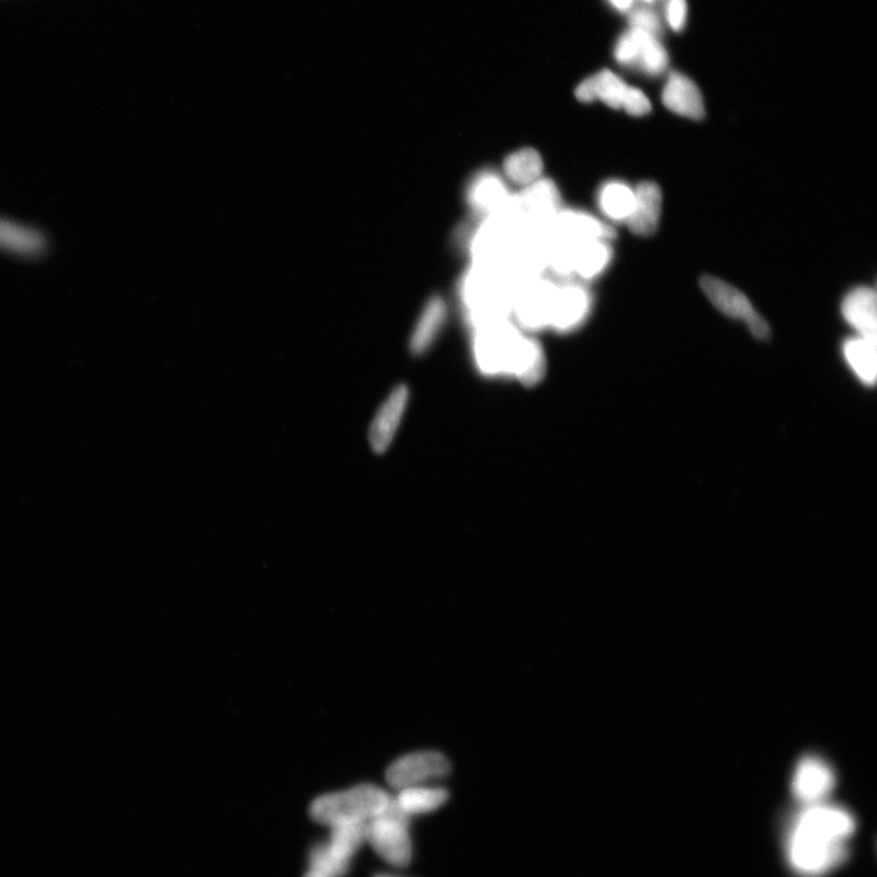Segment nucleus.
<instances>
[{
    "label": "nucleus",
    "instance_id": "f257e3e1",
    "mask_svg": "<svg viewBox=\"0 0 877 877\" xmlns=\"http://www.w3.org/2000/svg\"><path fill=\"white\" fill-rule=\"evenodd\" d=\"M517 286L504 272L472 265L462 276L458 292L474 329L508 321Z\"/></svg>",
    "mask_w": 877,
    "mask_h": 877
},
{
    "label": "nucleus",
    "instance_id": "f03ea898",
    "mask_svg": "<svg viewBox=\"0 0 877 877\" xmlns=\"http://www.w3.org/2000/svg\"><path fill=\"white\" fill-rule=\"evenodd\" d=\"M391 797L373 785H361L317 799L310 809L313 820L329 827L367 824L381 815Z\"/></svg>",
    "mask_w": 877,
    "mask_h": 877
},
{
    "label": "nucleus",
    "instance_id": "7ed1b4c3",
    "mask_svg": "<svg viewBox=\"0 0 877 877\" xmlns=\"http://www.w3.org/2000/svg\"><path fill=\"white\" fill-rule=\"evenodd\" d=\"M525 336L509 321L476 329L474 358L482 373L513 374Z\"/></svg>",
    "mask_w": 877,
    "mask_h": 877
},
{
    "label": "nucleus",
    "instance_id": "20e7f679",
    "mask_svg": "<svg viewBox=\"0 0 877 877\" xmlns=\"http://www.w3.org/2000/svg\"><path fill=\"white\" fill-rule=\"evenodd\" d=\"M366 841L388 864L404 868L412 858L410 816L391 797L387 810L366 824Z\"/></svg>",
    "mask_w": 877,
    "mask_h": 877
},
{
    "label": "nucleus",
    "instance_id": "39448f33",
    "mask_svg": "<svg viewBox=\"0 0 877 877\" xmlns=\"http://www.w3.org/2000/svg\"><path fill=\"white\" fill-rule=\"evenodd\" d=\"M561 209L559 188L551 180L541 177L514 194L505 212L524 230H543L549 228Z\"/></svg>",
    "mask_w": 877,
    "mask_h": 877
},
{
    "label": "nucleus",
    "instance_id": "423d86ee",
    "mask_svg": "<svg viewBox=\"0 0 877 877\" xmlns=\"http://www.w3.org/2000/svg\"><path fill=\"white\" fill-rule=\"evenodd\" d=\"M847 857L845 844L833 843L792 830L789 858L792 868L804 876H821L837 867Z\"/></svg>",
    "mask_w": 877,
    "mask_h": 877
},
{
    "label": "nucleus",
    "instance_id": "0eeeda50",
    "mask_svg": "<svg viewBox=\"0 0 877 877\" xmlns=\"http://www.w3.org/2000/svg\"><path fill=\"white\" fill-rule=\"evenodd\" d=\"M557 284L542 276L520 282L515 292L513 315L530 331L550 327Z\"/></svg>",
    "mask_w": 877,
    "mask_h": 877
},
{
    "label": "nucleus",
    "instance_id": "6e6552de",
    "mask_svg": "<svg viewBox=\"0 0 877 877\" xmlns=\"http://www.w3.org/2000/svg\"><path fill=\"white\" fill-rule=\"evenodd\" d=\"M701 288L720 313L742 319L756 338H769L770 328L765 319L756 311L748 296L742 292L712 276H705L701 279Z\"/></svg>",
    "mask_w": 877,
    "mask_h": 877
},
{
    "label": "nucleus",
    "instance_id": "1a4fd4ad",
    "mask_svg": "<svg viewBox=\"0 0 877 877\" xmlns=\"http://www.w3.org/2000/svg\"><path fill=\"white\" fill-rule=\"evenodd\" d=\"M792 830L845 844L855 833L856 822L849 812L822 802L807 805V809L797 816Z\"/></svg>",
    "mask_w": 877,
    "mask_h": 877
},
{
    "label": "nucleus",
    "instance_id": "9d476101",
    "mask_svg": "<svg viewBox=\"0 0 877 877\" xmlns=\"http://www.w3.org/2000/svg\"><path fill=\"white\" fill-rule=\"evenodd\" d=\"M450 773L447 758L437 752H418L400 758L390 765L387 780L390 786L402 790L421 786L426 781L441 779Z\"/></svg>",
    "mask_w": 877,
    "mask_h": 877
},
{
    "label": "nucleus",
    "instance_id": "9b49d317",
    "mask_svg": "<svg viewBox=\"0 0 877 877\" xmlns=\"http://www.w3.org/2000/svg\"><path fill=\"white\" fill-rule=\"evenodd\" d=\"M592 294L582 282H564L557 286L550 327L569 334L584 325L592 310Z\"/></svg>",
    "mask_w": 877,
    "mask_h": 877
},
{
    "label": "nucleus",
    "instance_id": "f8f14e48",
    "mask_svg": "<svg viewBox=\"0 0 877 877\" xmlns=\"http://www.w3.org/2000/svg\"><path fill=\"white\" fill-rule=\"evenodd\" d=\"M549 232L556 239L579 245L590 241H612L615 231L606 222L591 213L577 209H561L549 224Z\"/></svg>",
    "mask_w": 877,
    "mask_h": 877
},
{
    "label": "nucleus",
    "instance_id": "ddd939ff",
    "mask_svg": "<svg viewBox=\"0 0 877 877\" xmlns=\"http://www.w3.org/2000/svg\"><path fill=\"white\" fill-rule=\"evenodd\" d=\"M835 785L833 768L816 756L802 758L792 776L793 795L805 805L824 802Z\"/></svg>",
    "mask_w": 877,
    "mask_h": 877
},
{
    "label": "nucleus",
    "instance_id": "4468645a",
    "mask_svg": "<svg viewBox=\"0 0 877 877\" xmlns=\"http://www.w3.org/2000/svg\"><path fill=\"white\" fill-rule=\"evenodd\" d=\"M513 196L505 177L490 169L474 175L466 191L469 208L480 219L499 215L506 210Z\"/></svg>",
    "mask_w": 877,
    "mask_h": 877
},
{
    "label": "nucleus",
    "instance_id": "2eb2a0df",
    "mask_svg": "<svg viewBox=\"0 0 877 877\" xmlns=\"http://www.w3.org/2000/svg\"><path fill=\"white\" fill-rule=\"evenodd\" d=\"M409 402V389L400 385L384 401L370 430V444L376 454H384L398 432Z\"/></svg>",
    "mask_w": 877,
    "mask_h": 877
},
{
    "label": "nucleus",
    "instance_id": "dca6fc26",
    "mask_svg": "<svg viewBox=\"0 0 877 877\" xmlns=\"http://www.w3.org/2000/svg\"><path fill=\"white\" fill-rule=\"evenodd\" d=\"M662 102L668 110L693 120H702L706 114L701 91L693 80L679 73L669 76Z\"/></svg>",
    "mask_w": 877,
    "mask_h": 877
},
{
    "label": "nucleus",
    "instance_id": "f3484780",
    "mask_svg": "<svg viewBox=\"0 0 877 877\" xmlns=\"http://www.w3.org/2000/svg\"><path fill=\"white\" fill-rule=\"evenodd\" d=\"M662 212V192L658 184L643 182L635 188V205L627 228L636 235L655 234Z\"/></svg>",
    "mask_w": 877,
    "mask_h": 877
},
{
    "label": "nucleus",
    "instance_id": "a211bd4d",
    "mask_svg": "<svg viewBox=\"0 0 877 877\" xmlns=\"http://www.w3.org/2000/svg\"><path fill=\"white\" fill-rule=\"evenodd\" d=\"M876 293L869 287L852 290L843 304L846 323L855 328L859 336L877 338Z\"/></svg>",
    "mask_w": 877,
    "mask_h": 877
},
{
    "label": "nucleus",
    "instance_id": "6ab92c4d",
    "mask_svg": "<svg viewBox=\"0 0 877 877\" xmlns=\"http://www.w3.org/2000/svg\"><path fill=\"white\" fill-rule=\"evenodd\" d=\"M596 199L603 216L612 222L626 223L634 210L635 188L619 180L607 181L599 189Z\"/></svg>",
    "mask_w": 877,
    "mask_h": 877
},
{
    "label": "nucleus",
    "instance_id": "aec40b11",
    "mask_svg": "<svg viewBox=\"0 0 877 877\" xmlns=\"http://www.w3.org/2000/svg\"><path fill=\"white\" fill-rule=\"evenodd\" d=\"M613 258L610 241L579 244L575 252L574 276L583 282L594 281L609 268Z\"/></svg>",
    "mask_w": 877,
    "mask_h": 877
},
{
    "label": "nucleus",
    "instance_id": "412c9836",
    "mask_svg": "<svg viewBox=\"0 0 877 877\" xmlns=\"http://www.w3.org/2000/svg\"><path fill=\"white\" fill-rule=\"evenodd\" d=\"M446 304L441 296H433L426 303L416 328L411 337V351L422 355L436 339L438 331L442 330L446 319Z\"/></svg>",
    "mask_w": 877,
    "mask_h": 877
},
{
    "label": "nucleus",
    "instance_id": "4be33fe9",
    "mask_svg": "<svg viewBox=\"0 0 877 877\" xmlns=\"http://www.w3.org/2000/svg\"><path fill=\"white\" fill-rule=\"evenodd\" d=\"M542 172V158L532 148H525L509 154L504 162L505 180L521 188L540 180Z\"/></svg>",
    "mask_w": 877,
    "mask_h": 877
},
{
    "label": "nucleus",
    "instance_id": "5701e85b",
    "mask_svg": "<svg viewBox=\"0 0 877 877\" xmlns=\"http://www.w3.org/2000/svg\"><path fill=\"white\" fill-rule=\"evenodd\" d=\"M877 338L857 337L846 341L844 353L853 372L857 374L864 384L873 385L876 381Z\"/></svg>",
    "mask_w": 877,
    "mask_h": 877
},
{
    "label": "nucleus",
    "instance_id": "b1692460",
    "mask_svg": "<svg viewBox=\"0 0 877 877\" xmlns=\"http://www.w3.org/2000/svg\"><path fill=\"white\" fill-rule=\"evenodd\" d=\"M394 797L398 807L406 815H419L434 812L444 805L448 793L441 788L412 786L399 790Z\"/></svg>",
    "mask_w": 877,
    "mask_h": 877
},
{
    "label": "nucleus",
    "instance_id": "393cba45",
    "mask_svg": "<svg viewBox=\"0 0 877 877\" xmlns=\"http://www.w3.org/2000/svg\"><path fill=\"white\" fill-rule=\"evenodd\" d=\"M366 843V824H344L330 827L325 845L336 858L351 864L352 858Z\"/></svg>",
    "mask_w": 877,
    "mask_h": 877
},
{
    "label": "nucleus",
    "instance_id": "a878e982",
    "mask_svg": "<svg viewBox=\"0 0 877 877\" xmlns=\"http://www.w3.org/2000/svg\"><path fill=\"white\" fill-rule=\"evenodd\" d=\"M547 369L543 350L538 340L525 337L514 376L525 385L531 387L539 383Z\"/></svg>",
    "mask_w": 877,
    "mask_h": 877
},
{
    "label": "nucleus",
    "instance_id": "bb28decb",
    "mask_svg": "<svg viewBox=\"0 0 877 877\" xmlns=\"http://www.w3.org/2000/svg\"><path fill=\"white\" fill-rule=\"evenodd\" d=\"M631 33L638 46L637 64L651 76L665 73L669 56L656 35L636 29H632Z\"/></svg>",
    "mask_w": 877,
    "mask_h": 877
},
{
    "label": "nucleus",
    "instance_id": "cd10ccee",
    "mask_svg": "<svg viewBox=\"0 0 877 877\" xmlns=\"http://www.w3.org/2000/svg\"><path fill=\"white\" fill-rule=\"evenodd\" d=\"M44 241L39 232L0 219V247L18 254H39Z\"/></svg>",
    "mask_w": 877,
    "mask_h": 877
},
{
    "label": "nucleus",
    "instance_id": "c85d7f7f",
    "mask_svg": "<svg viewBox=\"0 0 877 877\" xmlns=\"http://www.w3.org/2000/svg\"><path fill=\"white\" fill-rule=\"evenodd\" d=\"M594 87L595 101L610 106L612 109H622L625 94L630 86L610 70H603L595 76L590 77Z\"/></svg>",
    "mask_w": 877,
    "mask_h": 877
},
{
    "label": "nucleus",
    "instance_id": "c756f323",
    "mask_svg": "<svg viewBox=\"0 0 877 877\" xmlns=\"http://www.w3.org/2000/svg\"><path fill=\"white\" fill-rule=\"evenodd\" d=\"M309 865L310 871L323 877H344L351 867V864L344 863L331 855L324 843H318L310 849Z\"/></svg>",
    "mask_w": 877,
    "mask_h": 877
},
{
    "label": "nucleus",
    "instance_id": "7c9ffc66",
    "mask_svg": "<svg viewBox=\"0 0 877 877\" xmlns=\"http://www.w3.org/2000/svg\"><path fill=\"white\" fill-rule=\"evenodd\" d=\"M622 109L632 116H645L651 112L652 106L643 91L630 86L626 91Z\"/></svg>",
    "mask_w": 877,
    "mask_h": 877
},
{
    "label": "nucleus",
    "instance_id": "2f4dec72",
    "mask_svg": "<svg viewBox=\"0 0 877 877\" xmlns=\"http://www.w3.org/2000/svg\"><path fill=\"white\" fill-rule=\"evenodd\" d=\"M614 55L622 65H633L637 63L638 46L631 32L624 34L619 41L617 46H615Z\"/></svg>",
    "mask_w": 877,
    "mask_h": 877
},
{
    "label": "nucleus",
    "instance_id": "473e14b6",
    "mask_svg": "<svg viewBox=\"0 0 877 877\" xmlns=\"http://www.w3.org/2000/svg\"><path fill=\"white\" fill-rule=\"evenodd\" d=\"M632 29L656 35L661 30V23L654 11L640 9L632 17Z\"/></svg>",
    "mask_w": 877,
    "mask_h": 877
},
{
    "label": "nucleus",
    "instance_id": "72a5a7b5",
    "mask_svg": "<svg viewBox=\"0 0 877 877\" xmlns=\"http://www.w3.org/2000/svg\"><path fill=\"white\" fill-rule=\"evenodd\" d=\"M687 15L686 0H669L667 4V20L674 31H681Z\"/></svg>",
    "mask_w": 877,
    "mask_h": 877
},
{
    "label": "nucleus",
    "instance_id": "f704fd0d",
    "mask_svg": "<svg viewBox=\"0 0 877 877\" xmlns=\"http://www.w3.org/2000/svg\"><path fill=\"white\" fill-rule=\"evenodd\" d=\"M610 2L619 10H627L633 4V0H610Z\"/></svg>",
    "mask_w": 877,
    "mask_h": 877
},
{
    "label": "nucleus",
    "instance_id": "c9c22d12",
    "mask_svg": "<svg viewBox=\"0 0 877 877\" xmlns=\"http://www.w3.org/2000/svg\"><path fill=\"white\" fill-rule=\"evenodd\" d=\"M373 877H400V876H395V875H391V874H383L382 873V874H377Z\"/></svg>",
    "mask_w": 877,
    "mask_h": 877
},
{
    "label": "nucleus",
    "instance_id": "e433bc0d",
    "mask_svg": "<svg viewBox=\"0 0 877 877\" xmlns=\"http://www.w3.org/2000/svg\"><path fill=\"white\" fill-rule=\"evenodd\" d=\"M305 877H323V876H319V875H317V874H315V873H313V871H309V873H307V874L305 875Z\"/></svg>",
    "mask_w": 877,
    "mask_h": 877
},
{
    "label": "nucleus",
    "instance_id": "4c0bfd02",
    "mask_svg": "<svg viewBox=\"0 0 877 877\" xmlns=\"http://www.w3.org/2000/svg\"><path fill=\"white\" fill-rule=\"evenodd\" d=\"M646 2H652V0H646Z\"/></svg>",
    "mask_w": 877,
    "mask_h": 877
}]
</instances>
